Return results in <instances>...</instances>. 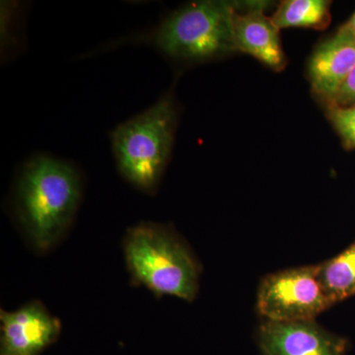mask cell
<instances>
[{"instance_id":"52a82bcc","label":"cell","mask_w":355,"mask_h":355,"mask_svg":"<svg viewBox=\"0 0 355 355\" xmlns=\"http://www.w3.org/2000/svg\"><path fill=\"white\" fill-rule=\"evenodd\" d=\"M1 355H38L58 340L62 324L39 301L1 316Z\"/></svg>"},{"instance_id":"ba28073f","label":"cell","mask_w":355,"mask_h":355,"mask_svg":"<svg viewBox=\"0 0 355 355\" xmlns=\"http://www.w3.org/2000/svg\"><path fill=\"white\" fill-rule=\"evenodd\" d=\"M245 10L236 4L233 12V40L235 51L248 53L275 70L284 69L286 55L282 50L279 29L268 17L266 2H248Z\"/></svg>"},{"instance_id":"9c48e42d","label":"cell","mask_w":355,"mask_h":355,"mask_svg":"<svg viewBox=\"0 0 355 355\" xmlns=\"http://www.w3.org/2000/svg\"><path fill=\"white\" fill-rule=\"evenodd\" d=\"M355 67V38L342 32L320 44L309 64L313 89L329 103Z\"/></svg>"},{"instance_id":"277c9868","label":"cell","mask_w":355,"mask_h":355,"mask_svg":"<svg viewBox=\"0 0 355 355\" xmlns=\"http://www.w3.org/2000/svg\"><path fill=\"white\" fill-rule=\"evenodd\" d=\"M235 2L196 1L161 21L142 36L163 55L174 60L203 62L235 51L233 12Z\"/></svg>"},{"instance_id":"8fae6325","label":"cell","mask_w":355,"mask_h":355,"mask_svg":"<svg viewBox=\"0 0 355 355\" xmlns=\"http://www.w3.org/2000/svg\"><path fill=\"white\" fill-rule=\"evenodd\" d=\"M321 279L334 303L355 295V242L321 265Z\"/></svg>"},{"instance_id":"5b68a950","label":"cell","mask_w":355,"mask_h":355,"mask_svg":"<svg viewBox=\"0 0 355 355\" xmlns=\"http://www.w3.org/2000/svg\"><path fill=\"white\" fill-rule=\"evenodd\" d=\"M321 265L288 268L261 280L257 309L268 322L314 321L335 304L321 279Z\"/></svg>"},{"instance_id":"3957f363","label":"cell","mask_w":355,"mask_h":355,"mask_svg":"<svg viewBox=\"0 0 355 355\" xmlns=\"http://www.w3.org/2000/svg\"><path fill=\"white\" fill-rule=\"evenodd\" d=\"M123 249L133 279L158 297L193 301L197 296V261L171 229L153 222L140 223L128 229Z\"/></svg>"},{"instance_id":"8992f818","label":"cell","mask_w":355,"mask_h":355,"mask_svg":"<svg viewBox=\"0 0 355 355\" xmlns=\"http://www.w3.org/2000/svg\"><path fill=\"white\" fill-rule=\"evenodd\" d=\"M258 343L263 355H345L347 349L345 338L314 321H265Z\"/></svg>"},{"instance_id":"5bb4252c","label":"cell","mask_w":355,"mask_h":355,"mask_svg":"<svg viewBox=\"0 0 355 355\" xmlns=\"http://www.w3.org/2000/svg\"><path fill=\"white\" fill-rule=\"evenodd\" d=\"M338 32H342L343 34L349 35V36L355 38V12L350 17V19L338 29Z\"/></svg>"},{"instance_id":"7c38bea8","label":"cell","mask_w":355,"mask_h":355,"mask_svg":"<svg viewBox=\"0 0 355 355\" xmlns=\"http://www.w3.org/2000/svg\"><path fill=\"white\" fill-rule=\"evenodd\" d=\"M329 118L342 137L347 148H355V105L349 107H330Z\"/></svg>"},{"instance_id":"6da1fadb","label":"cell","mask_w":355,"mask_h":355,"mask_svg":"<svg viewBox=\"0 0 355 355\" xmlns=\"http://www.w3.org/2000/svg\"><path fill=\"white\" fill-rule=\"evenodd\" d=\"M81 198V179L73 165L33 156L16 184V211L21 225L40 251L55 246L71 225Z\"/></svg>"},{"instance_id":"30bf717a","label":"cell","mask_w":355,"mask_h":355,"mask_svg":"<svg viewBox=\"0 0 355 355\" xmlns=\"http://www.w3.org/2000/svg\"><path fill=\"white\" fill-rule=\"evenodd\" d=\"M331 2L327 0H286L272 16L279 29L312 28L324 29L331 22Z\"/></svg>"},{"instance_id":"7a4b0ae2","label":"cell","mask_w":355,"mask_h":355,"mask_svg":"<svg viewBox=\"0 0 355 355\" xmlns=\"http://www.w3.org/2000/svg\"><path fill=\"white\" fill-rule=\"evenodd\" d=\"M177 119L174 99L167 93L111 132L119 171L144 193H155L158 188L171 156Z\"/></svg>"},{"instance_id":"4fadbf2b","label":"cell","mask_w":355,"mask_h":355,"mask_svg":"<svg viewBox=\"0 0 355 355\" xmlns=\"http://www.w3.org/2000/svg\"><path fill=\"white\" fill-rule=\"evenodd\" d=\"M352 105H355V67L338 89L330 107H349Z\"/></svg>"}]
</instances>
